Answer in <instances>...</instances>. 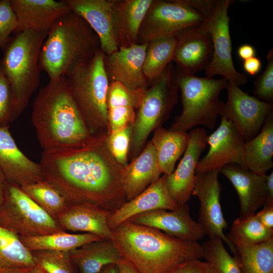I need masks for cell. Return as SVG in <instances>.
<instances>
[{
  "instance_id": "obj_1",
  "label": "cell",
  "mask_w": 273,
  "mask_h": 273,
  "mask_svg": "<svg viewBox=\"0 0 273 273\" xmlns=\"http://www.w3.org/2000/svg\"><path fill=\"white\" fill-rule=\"evenodd\" d=\"M107 136H93L78 147L42 151L39 164L44 180L69 205L92 206L112 213L126 201L120 179L122 166L110 152Z\"/></svg>"
},
{
  "instance_id": "obj_2",
  "label": "cell",
  "mask_w": 273,
  "mask_h": 273,
  "mask_svg": "<svg viewBox=\"0 0 273 273\" xmlns=\"http://www.w3.org/2000/svg\"><path fill=\"white\" fill-rule=\"evenodd\" d=\"M111 240L121 257L141 273H167L203 258L198 242L176 238L127 220L112 230Z\"/></svg>"
},
{
  "instance_id": "obj_3",
  "label": "cell",
  "mask_w": 273,
  "mask_h": 273,
  "mask_svg": "<svg viewBox=\"0 0 273 273\" xmlns=\"http://www.w3.org/2000/svg\"><path fill=\"white\" fill-rule=\"evenodd\" d=\"M31 121L43 152L83 146L93 138L72 96L67 80H50L33 102Z\"/></svg>"
},
{
  "instance_id": "obj_4",
  "label": "cell",
  "mask_w": 273,
  "mask_h": 273,
  "mask_svg": "<svg viewBox=\"0 0 273 273\" xmlns=\"http://www.w3.org/2000/svg\"><path fill=\"white\" fill-rule=\"evenodd\" d=\"M46 38L40 51L39 65L50 80L67 77L100 50L97 35L72 11L54 24Z\"/></svg>"
},
{
  "instance_id": "obj_5",
  "label": "cell",
  "mask_w": 273,
  "mask_h": 273,
  "mask_svg": "<svg viewBox=\"0 0 273 273\" xmlns=\"http://www.w3.org/2000/svg\"><path fill=\"white\" fill-rule=\"evenodd\" d=\"M47 33L18 32L8 44L0 65L12 96L11 122L26 108L40 81L39 56Z\"/></svg>"
},
{
  "instance_id": "obj_6",
  "label": "cell",
  "mask_w": 273,
  "mask_h": 273,
  "mask_svg": "<svg viewBox=\"0 0 273 273\" xmlns=\"http://www.w3.org/2000/svg\"><path fill=\"white\" fill-rule=\"evenodd\" d=\"M104 57L99 50L66 77L72 96L93 136L109 134L107 98L110 82Z\"/></svg>"
},
{
  "instance_id": "obj_7",
  "label": "cell",
  "mask_w": 273,
  "mask_h": 273,
  "mask_svg": "<svg viewBox=\"0 0 273 273\" xmlns=\"http://www.w3.org/2000/svg\"><path fill=\"white\" fill-rule=\"evenodd\" d=\"M173 80L181 92L183 110L168 129L187 132L199 125L214 129L224 104L219 95L228 80L198 77L180 69Z\"/></svg>"
},
{
  "instance_id": "obj_8",
  "label": "cell",
  "mask_w": 273,
  "mask_h": 273,
  "mask_svg": "<svg viewBox=\"0 0 273 273\" xmlns=\"http://www.w3.org/2000/svg\"><path fill=\"white\" fill-rule=\"evenodd\" d=\"M177 90L170 63L147 89L136 111L131 125L129 150L131 160L139 155L149 135L169 115L177 101Z\"/></svg>"
},
{
  "instance_id": "obj_9",
  "label": "cell",
  "mask_w": 273,
  "mask_h": 273,
  "mask_svg": "<svg viewBox=\"0 0 273 273\" xmlns=\"http://www.w3.org/2000/svg\"><path fill=\"white\" fill-rule=\"evenodd\" d=\"M204 0H154L141 25L138 44L177 36L201 25L205 18Z\"/></svg>"
},
{
  "instance_id": "obj_10",
  "label": "cell",
  "mask_w": 273,
  "mask_h": 273,
  "mask_svg": "<svg viewBox=\"0 0 273 273\" xmlns=\"http://www.w3.org/2000/svg\"><path fill=\"white\" fill-rule=\"evenodd\" d=\"M232 0H207L204 7L205 18L201 26L210 35L213 56L205 69L207 77L219 75L238 86L247 82V76L239 72L232 60V41L230 32L229 7Z\"/></svg>"
},
{
  "instance_id": "obj_11",
  "label": "cell",
  "mask_w": 273,
  "mask_h": 273,
  "mask_svg": "<svg viewBox=\"0 0 273 273\" xmlns=\"http://www.w3.org/2000/svg\"><path fill=\"white\" fill-rule=\"evenodd\" d=\"M0 225L19 237H33L63 231L49 215L21 188L8 181L0 206Z\"/></svg>"
},
{
  "instance_id": "obj_12",
  "label": "cell",
  "mask_w": 273,
  "mask_h": 273,
  "mask_svg": "<svg viewBox=\"0 0 273 273\" xmlns=\"http://www.w3.org/2000/svg\"><path fill=\"white\" fill-rule=\"evenodd\" d=\"M226 89L227 100L219 115L230 120L244 141L247 142L260 132L273 110V104L250 96L233 83L228 82Z\"/></svg>"
},
{
  "instance_id": "obj_13",
  "label": "cell",
  "mask_w": 273,
  "mask_h": 273,
  "mask_svg": "<svg viewBox=\"0 0 273 273\" xmlns=\"http://www.w3.org/2000/svg\"><path fill=\"white\" fill-rule=\"evenodd\" d=\"M219 169L196 173L192 195L196 196L200 201L198 222L206 235L209 238H220L235 254L236 248L224 233L228 224L220 203L221 188L218 179Z\"/></svg>"
},
{
  "instance_id": "obj_14",
  "label": "cell",
  "mask_w": 273,
  "mask_h": 273,
  "mask_svg": "<svg viewBox=\"0 0 273 273\" xmlns=\"http://www.w3.org/2000/svg\"><path fill=\"white\" fill-rule=\"evenodd\" d=\"M72 11L81 17L97 35L105 55L119 48L118 0H65Z\"/></svg>"
},
{
  "instance_id": "obj_15",
  "label": "cell",
  "mask_w": 273,
  "mask_h": 273,
  "mask_svg": "<svg viewBox=\"0 0 273 273\" xmlns=\"http://www.w3.org/2000/svg\"><path fill=\"white\" fill-rule=\"evenodd\" d=\"M245 144L232 122L221 117L219 126L208 136L209 151L199 160L196 173L220 168L228 164L248 169L245 161Z\"/></svg>"
},
{
  "instance_id": "obj_16",
  "label": "cell",
  "mask_w": 273,
  "mask_h": 273,
  "mask_svg": "<svg viewBox=\"0 0 273 273\" xmlns=\"http://www.w3.org/2000/svg\"><path fill=\"white\" fill-rule=\"evenodd\" d=\"M187 147L177 168L166 175V186L172 198L179 206L187 204L194 188L199 158L207 145L208 134L200 127L189 133Z\"/></svg>"
},
{
  "instance_id": "obj_17",
  "label": "cell",
  "mask_w": 273,
  "mask_h": 273,
  "mask_svg": "<svg viewBox=\"0 0 273 273\" xmlns=\"http://www.w3.org/2000/svg\"><path fill=\"white\" fill-rule=\"evenodd\" d=\"M148 43L120 47L105 55L104 65L109 79L121 83L131 90L147 88L148 81L143 73V64Z\"/></svg>"
},
{
  "instance_id": "obj_18",
  "label": "cell",
  "mask_w": 273,
  "mask_h": 273,
  "mask_svg": "<svg viewBox=\"0 0 273 273\" xmlns=\"http://www.w3.org/2000/svg\"><path fill=\"white\" fill-rule=\"evenodd\" d=\"M128 220L189 241L198 242L206 235L200 224L192 219L187 204L174 210L157 209L148 211L136 215Z\"/></svg>"
},
{
  "instance_id": "obj_19",
  "label": "cell",
  "mask_w": 273,
  "mask_h": 273,
  "mask_svg": "<svg viewBox=\"0 0 273 273\" xmlns=\"http://www.w3.org/2000/svg\"><path fill=\"white\" fill-rule=\"evenodd\" d=\"M17 25L15 32L48 33L54 24L71 10L65 0H10Z\"/></svg>"
},
{
  "instance_id": "obj_20",
  "label": "cell",
  "mask_w": 273,
  "mask_h": 273,
  "mask_svg": "<svg viewBox=\"0 0 273 273\" xmlns=\"http://www.w3.org/2000/svg\"><path fill=\"white\" fill-rule=\"evenodd\" d=\"M0 168L9 183L20 187L44 180L40 164L19 149L8 125L0 127Z\"/></svg>"
},
{
  "instance_id": "obj_21",
  "label": "cell",
  "mask_w": 273,
  "mask_h": 273,
  "mask_svg": "<svg viewBox=\"0 0 273 273\" xmlns=\"http://www.w3.org/2000/svg\"><path fill=\"white\" fill-rule=\"evenodd\" d=\"M235 189L239 199V217L255 214L266 203V174L254 173L238 164H228L219 169Z\"/></svg>"
},
{
  "instance_id": "obj_22",
  "label": "cell",
  "mask_w": 273,
  "mask_h": 273,
  "mask_svg": "<svg viewBox=\"0 0 273 273\" xmlns=\"http://www.w3.org/2000/svg\"><path fill=\"white\" fill-rule=\"evenodd\" d=\"M166 179V175L163 174L140 194L111 213L108 220L110 228L113 230L122 222L139 214L157 209L174 210L178 208L180 206L169 194Z\"/></svg>"
},
{
  "instance_id": "obj_23",
  "label": "cell",
  "mask_w": 273,
  "mask_h": 273,
  "mask_svg": "<svg viewBox=\"0 0 273 273\" xmlns=\"http://www.w3.org/2000/svg\"><path fill=\"white\" fill-rule=\"evenodd\" d=\"M213 52L210 35L201 25L179 35L173 61L179 69L194 74L208 66Z\"/></svg>"
},
{
  "instance_id": "obj_24",
  "label": "cell",
  "mask_w": 273,
  "mask_h": 273,
  "mask_svg": "<svg viewBox=\"0 0 273 273\" xmlns=\"http://www.w3.org/2000/svg\"><path fill=\"white\" fill-rule=\"evenodd\" d=\"M155 149L150 141L139 155L122 166L121 183L126 201L142 193L161 176Z\"/></svg>"
},
{
  "instance_id": "obj_25",
  "label": "cell",
  "mask_w": 273,
  "mask_h": 273,
  "mask_svg": "<svg viewBox=\"0 0 273 273\" xmlns=\"http://www.w3.org/2000/svg\"><path fill=\"white\" fill-rule=\"evenodd\" d=\"M111 213L95 206L71 204L56 221L64 231L82 232L111 240L112 230L108 223Z\"/></svg>"
},
{
  "instance_id": "obj_26",
  "label": "cell",
  "mask_w": 273,
  "mask_h": 273,
  "mask_svg": "<svg viewBox=\"0 0 273 273\" xmlns=\"http://www.w3.org/2000/svg\"><path fill=\"white\" fill-rule=\"evenodd\" d=\"M147 89L131 90L120 82L110 81L107 98L109 133L132 124Z\"/></svg>"
},
{
  "instance_id": "obj_27",
  "label": "cell",
  "mask_w": 273,
  "mask_h": 273,
  "mask_svg": "<svg viewBox=\"0 0 273 273\" xmlns=\"http://www.w3.org/2000/svg\"><path fill=\"white\" fill-rule=\"evenodd\" d=\"M79 273H99L104 267L117 264L121 256L111 240L90 242L69 251Z\"/></svg>"
},
{
  "instance_id": "obj_28",
  "label": "cell",
  "mask_w": 273,
  "mask_h": 273,
  "mask_svg": "<svg viewBox=\"0 0 273 273\" xmlns=\"http://www.w3.org/2000/svg\"><path fill=\"white\" fill-rule=\"evenodd\" d=\"M244 152L246 165L250 171L263 175L272 168L273 110L258 134L245 142Z\"/></svg>"
},
{
  "instance_id": "obj_29",
  "label": "cell",
  "mask_w": 273,
  "mask_h": 273,
  "mask_svg": "<svg viewBox=\"0 0 273 273\" xmlns=\"http://www.w3.org/2000/svg\"><path fill=\"white\" fill-rule=\"evenodd\" d=\"M189 140L187 132L172 131L161 127L154 130L151 141L155 149L162 173L169 175L174 170L175 163L184 153Z\"/></svg>"
},
{
  "instance_id": "obj_30",
  "label": "cell",
  "mask_w": 273,
  "mask_h": 273,
  "mask_svg": "<svg viewBox=\"0 0 273 273\" xmlns=\"http://www.w3.org/2000/svg\"><path fill=\"white\" fill-rule=\"evenodd\" d=\"M154 0L118 1L119 47L138 43L140 29Z\"/></svg>"
},
{
  "instance_id": "obj_31",
  "label": "cell",
  "mask_w": 273,
  "mask_h": 273,
  "mask_svg": "<svg viewBox=\"0 0 273 273\" xmlns=\"http://www.w3.org/2000/svg\"><path fill=\"white\" fill-rule=\"evenodd\" d=\"M19 238L23 244L31 252L42 250L70 251L85 244L103 239L98 236L89 233L73 234L65 231L46 235Z\"/></svg>"
},
{
  "instance_id": "obj_32",
  "label": "cell",
  "mask_w": 273,
  "mask_h": 273,
  "mask_svg": "<svg viewBox=\"0 0 273 273\" xmlns=\"http://www.w3.org/2000/svg\"><path fill=\"white\" fill-rule=\"evenodd\" d=\"M179 35L159 38L148 43L143 64V73L152 83L173 61Z\"/></svg>"
},
{
  "instance_id": "obj_33",
  "label": "cell",
  "mask_w": 273,
  "mask_h": 273,
  "mask_svg": "<svg viewBox=\"0 0 273 273\" xmlns=\"http://www.w3.org/2000/svg\"><path fill=\"white\" fill-rule=\"evenodd\" d=\"M35 257L19 236L0 225V269L33 268Z\"/></svg>"
},
{
  "instance_id": "obj_34",
  "label": "cell",
  "mask_w": 273,
  "mask_h": 273,
  "mask_svg": "<svg viewBox=\"0 0 273 273\" xmlns=\"http://www.w3.org/2000/svg\"><path fill=\"white\" fill-rule=\"evenodd\" d=\"M242 273H273V238L261 243L236 247Z\"/></svg>"
},
{
  "instance_id": "obj_35",
  "label": "cell",
  "mask_w": 273,
  "mask_h": 273,
  "mask_svg": "<svg viewBox=\"0 0 273 273\" xmlns=\"http://www.w3.org/2000/svg\"><path fill=\"white\" fill-rule=\"evenodd\" d=\"M235 247L258 244L273 238V229L264 226L255 214L239 217L227 236Z\"/></svg>"
},
{
  "instance_id": "obj_36",
  "label": "cell",
  "mask_w": 273,
  "mask_h": 273,
  "mask_svg": "<svg viewBox=\"0 0 273 273\" xmlns=\"http://www.w3.org/2000/svg\"><path fill=\"white\" fill-rule=\"evenodd\" d=\"M32 200L56 220L69 204L63 194L46 180L20 187Z\"/></svg>"
},
{
  "instance_id": "obj_37",
  "label": "cell",
  "mask_w": 273,
  "mask_h": 273,
  "mask_svg": "<svg viewBox=\"0 0 273 273\" xmlns=\"http://www.w3.org/2000/svg\"><path fill=\"white\" fill-rule=\"evenodd\" d=\"M219 238H210L202 245L203 258L214 273H242L237 259L231 256Z\"/></svg>"
},
{
  "instance_id": "obj_38",
  "label": "cell",
  "mask_w": 273,
  "mask_h": 273,
  "mask_svg": "<svg viewBox=\"0 0 273 273\" xmlns=\"http://www.w3.org/2000/svg\"><path fill=\"white\" fill-rule=\"evenodd\" d=\"M32 252L36 265L46 273H75L69 251L42 250Z\"/></svg>"
},
{
  "instance_id": "obj_39",
  "label": "cell",
  "mask_w": 273,
  "mask_h": 273,
  "mask_svg": "<svg viewBox=\"0 0 273 273\" xmlns=\"http://www.w3.org/2000/svg\"><path fill=\"white\" fill-rule=\"evenodd\" d=\"M131 125H127L110 133L106 136V144L110 152L115 160L122 166L128 163Z\"/></svg>"
},
{
  "instance_id": "obj_40",
  "label": "cell",
  "mask_w": 273,
  "mask_h": 273,
  "mask_svg": "<svg viewBox=\"0 0 273 273\" xmlns=\"http://www.w3.org/2000/svg\"><path fill=\"white\" fill-rule=\"evenodd\" d=\"M267 63L262 74L254 81V97L267 103L273 101V50L267 54Z\"/></svg>"
},
{
  "instance_id": "obj_41",
  "label": "cell",
  "mask_w": 273,
  "mask_h": 273,
  "mask_svg": "<svg viewBox=\"0 0 273 273\" xmlns=\"http://www.w3.org/2000/svg\"><path fill=\"white\" fill-rule=\"evenodd\" d=\"M17 25L16 16L10 0L0 1V48L6 45L10 34L15 31Z\"/></svg>"
},
{
  "instance_id": "obj_42",
  "label": "cell",
  "mask_w": 273,
  "mask_h": 273,
  "mask_svg": "<svg viewBox=\"0 0 273 273\" xmlns=\"http://www.w3.org/2000/svg\"><path fill=\"white\" fill-rule=\"evenodd\" d=\"M13 110L12 96L9 84L0 72V127L11 122Z\"/></svg>"
},
{
  "instance_id": "obj_43",
  "label": "cell",
  "mask_w": 273,
  "mask_h": 273,
  "mask_svg": "<svg viewBox=\"0 0 273 273\" xmlns=\"http://www.w3.org/2000/svg\"><path fill=\"white\" fill-rule=\"evenodd\" d=\"M167 273H214L210 265L200 259H194L184 263Z\"/></svg>"
},
{
  "instance_id": "obj_44",
  "label": "cell",
  "mask_w": 273,
  "mask_h": 273,
  "mask_svg": "<svg viewBox=\"0 0 273 273\" xmlns=\"http://www.w3.org/2000/svg\"><path fill=\"white\" fill-rule=\"evenodd\" d=\"M255 215L264 226L273 229V204H265L263 209Z\"/></svg>"
},
{
  "instance_id": "obj_45",
  "label": "cell",
  "mask_w": 273,
  "mask_h": 273,
  "mask_svg": "<svg viewBox=\"0 0 273 273\" xmlns=\"http://www.w3.org/2000/svg\"><path fill=\"white\" fill-rule=\"evenodd\" d=\"M262 66L260 59L255 56L244 61L243 67L248 74L255 76L261 70Z\"/></svg>"
},
{
  "instance_id": "obj_46",
  "label": "cell",
  "mask_w": 273,
  "mask_h": 273,
  "mask_svg": "<svg viewBox=\"0 0 273 273\" xmlns=\"http://www.w3.org/2000/svg\"><path fill=\"white\" fill-rule=\"evenodd\" d=\"M237 54L240 59L245 61L255 56L256 50L251 44H243L238 48Z\"/></svg>"
},
{
  "instance_id": "obj_47",
  "label": "cell",
  "mask_w": 273,
  "mask_h": 273,
  "mask_svg": "<svg viewBox=\"0 0 273 273\" xmlns=\"http://www.w3.org/2000/svg\"><path fill=\"white\" fill-rule=\"evenodd\" d=\"M119 273H141L129 262L121 258L117 263Z\"/></svg>"
},
{
  "instance_id": "obj_48",
  "label": "cell",
  "mask_w": 273,
  "mask_h": 273,
  "mask_svg": "<svg viewBox=\"0 0 273 273\" xmlns=\"http://www.w3.org/2000/svg\"><path fill=\"white\" fill-rule=\"evenodd\" d=\"M266 204H273V171L266 174Z\"/></svg>"
},
{
  "instance_id": "obj_49",
  "label": "cell",
  "mask_w": 273,
  "mask_h": 273,
  "mask_svg": "<svg viewBox=\"0 0 273 273\" xmlns=\"http://www.w3.org/2000/svg\"><path fill=\"white\" fill-rule=\"evenodd\" d=\"M8 185V180L0 168V206L2 204Z\"/></svg>"
},
{
  "instance_id": "obj_50",
  "label": "cell",
  "mask_w": 273,
  "mask_h": 273,
  "mask_svg": "<svg viewBox=\"0 0 273 273\" xmlns=\"http://www.w3.org/2000/svg\"><path fill=\"white\" fill-rule=\"evenodd\" d=\"M32 268L0 269V273H29Z\"/></svg>"
},
{
  "instance_id": "obj_51",
  "label": "cell",
  "mask_w": 273,
  "mask_h": 273,
  "mask_svg": "<svg viewBox=\"0 0 273 273\" xmlns=\"http://www.w3.org/2000/svg\"><path fill=\"white\" fill-rule=\"evenodd\" d=\"M99 273H119L117 264H112L104 267Z\"/></svg>"
},
{
  "instance_id": "obj_52",
  "label": "cell",
  "mask_w": 273,
  "mask_h": 273,
  "mask_svg": "<svg viewBox=\"0 0 273 273\" xmlns=\"http://www.w3.org/2000/svg\"><path fill=\"white\" fill-rule=\"evenodd\" d=\"M29 273H42L41 269L38 266L32 268Z\"/></svg>"
},
{
  "instance_id": "obj_53",
  "label": "cell",
  "mask_w": 273,
  "mask_h": 273,
  "mask_svg": "<svg viewBox=\"0 0 273 273\" xmlns=\"http://www.w3.org/2000/svg\"><path fill=\"white\" fill-rule=\"evenodd\" d=\"M41 269V268H40ZM42 273H46L43 270L41 269Z\"/></svg>"
}]
</instances>
